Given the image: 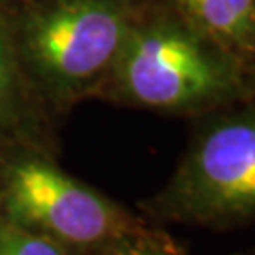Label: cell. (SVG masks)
I'll return each instance as SVG.
<instances>
[{
    "label": "cell",
    "instance_id": "5",
    "mask_svg": "<svg viewBox=\"0 0 255 255\" xmlns=\"http://www.w3.org/2000/svg\"><path fill=\"white\" fill-rule=\"evenodd\" d=\"M53 121L21 66L8 4L0 0V149L30 146L55 151Z\"/></svg>",
    "mask_w": 255,
    "mask_h": 255
},
{
    "label": "cell",
    "instance_id": "4",
    "mask_svg": "<svg viewBox=\"0 0 255 255\" xmlns=\"http://www.w3.org/2000/svg\"><path fill=\"white\" fill-rule=\"evenodd\" d=\"M0 216L74 255H101L149 227L63 170L53 151L30 146L0 149Z\"/></svg>",
    "mask_w": 255,
    "mask_h": 255
},
{
    "label": "cell",
    "instance_id": "2",
    "mask_svg": "<svg viewBox=\"0 0 255 255\" xmlns=\"http://www.w3.org/2000/svg\"><path fill=\"white\" fill-rule=\"evenodd\" d=\"M32 89L55 119L97 99L123 47L136 0H6Z\"/></svg>",
    "mask_w": 255,
    "mask_h": 255
},
{
    "label": "cell",
    "instance_id": "10",
    "mask_svg": "<svg viewBox=\"0 0 255 255\" xmlns=\"http://www.w3.org/2000/svg\"><path fill=\"white\" fill-rule=\"evenodd\" d=\"M235 255H255V248L248 250V252H240V254H235Z\"/></svg>",
    "mask_w": 255,
    "mask_h": 255
},
{
    "label": "cell",
    "instance_id": "1",
    "mask_svg": "<svg viewBox=\"0 0 255 255\" xmlns=\"http://www.w3.org/2000/svg\"><path fill=\"white\" fill-rule=\"evenodd\" d=\"M252 97L250 70L159 0H136L123 47L97 99L195 119Z\"/></svg>",
    "mask_w": 255,
    "mask_h": 255
},
{
    "label": "cell",
    "instance_id": "9",
    "mask_svg": "<svg viewBox=\"0 0 255 255\" xmlns=\"http://www.w3.org/2000/svg\"><path fill=\"white\" fill-rule=\"evenodd\" d=\"M250 89H252V97H255V66L250 70Z\"/></svg>",
    "mask_w": 255,
    "mask_h": 255
},
{
    "label": "cell",
    "instance_id": "6",
    "mask_svg": "<svg viewBox=\"0 0 255 255\" xmlns=\"http://www.w3.org/2000/svg\"><path fill=\"white\" fill-rule=\"evenodd\" d=\"M216 40L252 70L255 66V0H159Z\"/></svg>",
    "mask_w": 255,
    "mask_h": 255
},
{
    "label": "cell",
    "instance_id": "8",
    "mask_svg": "<svg viewBox=\"0 0 255 255\" xmlns=\"http://www.w3.org/2000/svg\"><path fill=\"white\" fill-rule=\"evenodd\" d=\"M101 255H187V252L166 233L147 227Z\"/></svg>",
    "mask_w": 255,
    "mask_h": 255
},
{
    "label": "cell",
    "instance_id": "3",
    "mask_svg": "<svg viewBox=\"0 0 255 255\" xmlns=\"http://www.w3.org/2000/svg\"><path fill=\"white\" fill-rule=\"evenodd\" d=\"M191 121L172 176L142 210L161 221L214 231L255 223V97Z\"/></svg>",
    "mask_w": 255,
    "mask_h": 255
},
{
    "label": "cell",
    "instance_id": "7",
    "mask_svg": "<svg viewBox=\"0 0 255 255\" xmlns=\"http://www.w3.org/2000/svg\"><path fill=\"white\" fill-rule=\"evenodd\" d=\"M0 255H74L57 242L0 216Z\"/></svg>",
    "mask_w": 255,
    "mask_h": 255
}]
</instances>
